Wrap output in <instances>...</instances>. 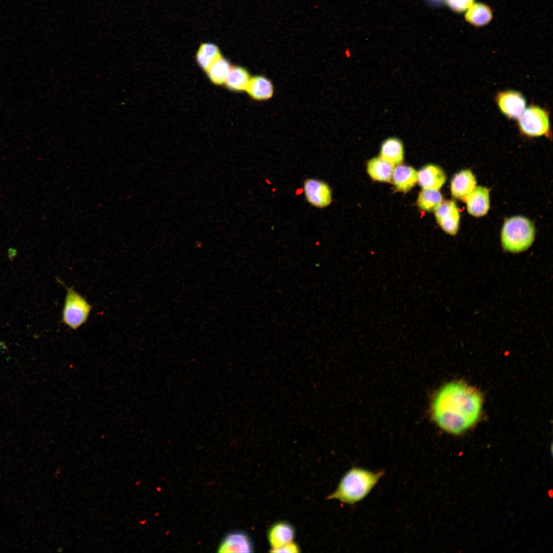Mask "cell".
Wrapping results in <instances>:
<instances>
[{
	"label": "cell",
	"instance_id": "obj_10",
	"mask_svg": "<svg viewBox=\"0 0 553 553\" xmlns=\"http://www.w3.org/2000/svg\"><path fill=\"white\" fill-rule=\"evenodd\" d=\"M463 200L470 215L476 217L484 216L490 208V190L485 187L476 186Z\"/></svg>",
	"mask_w": 553,
	"mask_h": 553
},
{
	"label": "cell",
	"instance_id": "obj_22",
	"mask_svg": "<svg viewBox=\"0 0 553 553\" xmlns=\"http://www.w3.org/2000/svg\"><path fill=\"white\" fill-rule=\"evenodd\" d=\"M442 199L439 190L423 188L418 195L417 205L422 210L433 211L441 204Z\"/></svg>",
	"mask_w": 553,
	"mask_h": 553
},
{
	"label": "cell",
	"instance_id": "obj_19",
	"mask_svg": "<svg viewBox=\"0 0 553 553\" xmlns=\"http://www.w3.org/2000/svg\"><path fill=\"white\" fill-rule=\"evenodd\" d=\"M231 66L229 60L222 55L204 73L213 84L223 86Z\"/></svg>",
	"mask_w": 553,
	"mask_h": 553
},
{
	"label": "cell",
	"instance_id": "obj_18",
	"mask_svg": "<svg viewBox=\"0 0 553 553\" xmlns=\"http://www.w3.org/2000/svg\"><path fill=\"white\" fill-rule=\"evenodd\" d=\"M394 165L379 157L370 160L367 169L370 177L374 180L389 182L391 181Z\"/></svg>",
	"mask_w": 553,
	"mask_h": 553
},
{
	"label": "cell",
	"instance_id": "obj_3",
	"mask_svg": "<svg viewBox=\"0 0 553 553\" xmlns=\"http://www.w3.org/2000/svg\"><path fill=\"white\" fill-rule=\"evenodd\" d=\"M535 236V226L529 220L523 216H514L504 222L501 235L502 246L507 251L521 252L531 245Z\"/></svg>",
	"mask_w": 553,
	"mask_h": 553
},
{
	"label": "cell",
	"instance_id": "obj_9",
	"mask_svg": "<svg viewBox=\"0 0 553 553\" xmlns=\"http://www.w3.org/2000/svg\"><path fill=\"white\" fill-rule=\"evenodd\" d=\"M253 545L250 537L245 532L235 531L227 534L218 547L220 552H251Z\"/></svg>",
	"mask_w": 553,
	"mask_h": 553
},
{
	"label": "cell",
	"instance_id": "obj_23",
	"mask_svg": "<svg viewBox=\"0 0 553 553\" xmlns=\"http://www.w3.org/2000/svg\"><path fill=\"white\" fill-rule=\"evenodd\" d=\"M453 10L456 12H462L469 8L473 3L474 0H442Z\"/></svg>",
	"mask_w": 553,
	"mask_h": 553
},
{
	"label": "cell",
	"instance_id": "obj_25",
	"mask_svg": "<svg viewBox=\"0 0 553 553\" xmlns=\"http://www.w3.org/2000/svg\"><path fill=\"white\" fill-rule=\"evenodd\" d=\"M9 259L12 261L17 254V250L13 248H10L8 250Z\"/></svg>",
	"mask_w": 553,
	"mask_h": 553
},
{
	"label": "cell",
	"instance_id": "obj_4",
	"mask_svg": "<svg viewBox=\"0 0 553 553\" xmlns=\"http://www.w3.org/2000/svg\"><path fill=\"white\" fill-rule=\"evenodd\" d=\"M57 280L66 289L61 322L70 329L76 330L87 323L92 306L75 290L74 286L69 287L58 279Z\"/></svg>",
	"mask_w": 553,
	"mask_h": 553
},
{
	"label": "cell",
	"instance_id": "obj_2",
	"mask_svg": "<svg viewBox=\"0 0 553 553\" xmlns=\"http://www.w3.org/2000/svg\"><path fill=\"white\" fill-rule=\"evenodd\" d=\"M385 473L384 470L373 472L363 467L352 466L344 475L336 490L328 496L327 499H336L346 504L354 505L368 495Z\"/></svg>",
	"mask_w": 553,
	"mask_h": 553
},
{
	"label": "cell",
	"instance_id": "obj_24",
	"mask_svg": "<svg viewBox=\"0 0 553 553\" xmlns=\"http://www.w3.org/2000/svg\"><path fill=\"white\" fill-rule=\"evenodd\" d=\"M271 552H286L295 553L300 552V547L297 543L294 541H291L284 545L273 549L270 550Z\"/></svg>",
	"mask_w": 553,
	"mask_h": 553
},
{
	"label": "cell",
	"instance_id": "obj_7",
	"mask_svg": "<svg viewBox=\"0 0 553 553\" xmlns=\"http://www.w3.org/2000/svg\"><path fill=\"white\" fill-rule=\"evenodd\" d=\"M495 100L500 112L509 119L519 118L526 109L525 97L517 91H500L497 94Z\"/></svg>",
	"mask_w": 553,
	"mask_h": 553
},
{
	"label": "cell",
	"instance_id": "obj_21",
	"mask_svg": "<svg viewBox=\"0 0 553 553\" xmlns=\"http://www.w3.org/2000/svg\"><path fill=\"white\" fill-rule=\"evenodd\" d=\"M493 17L491 8L486 4L482 3H473L467 9L464 17L466 22L470 24L481 27L487 24Z\"/></svg>",
	"mask_w": 553,
	"mask_h": 553
},
{
	"label": "cell",
	"instance_id": "obj_14",
	"mask_svg": "<svg viewBox=\"0 0 553 553\" xmlns=\"http://www.w3.org/2000/svg\"><path fill=\"white\" fill-rule=\"evenodd\" d=\"M245 92L254 100L264 101L273 96L274 87L269 79L264 75H258L251 77Z\"/></svg>",
	"mask_w": 553,
	"mask_h": 553
},
{
	"label": "cell",
	"instance_id": "obj_20",
	"mask_svg": "<svg viewBox=\"0 0 553 553\" xmlns=\"http://www.w3.org/2000/svg\"><path fill=\"white\" fill-rule=\"evenodd\" d=\"M222 54L219 47L212 42H202L195 56L198 66L204 72Z\"/></svg>",
	"mask_w": 553,
	"mask_h": 553
},
{
	"label": "cell",
	"instance_id": "obj_5",
	"mask_svg": "<svg viewBox=\"0 0 553 553\" xmlns=\"http://www.w3.org/2000/svg\"><path fill=\"white\" fill-rule=\"evenodd\" d=\"M518 125L520 133L527 137L549 138L551 136L549 112L538 105L532 104L525 109Z\"/></svg>",
	"mask_w": 553,
	"mask_h": 553
},
{
	"label": "cell",
	"instance_id": "obj_1",
	"mask_svg": "<svg viewBox=\"0 0 553 553\" xmlns=\"http://www.w3.org/2000/svg\"><path fill=\"white\" fill-rule=\"evenodd\" d=\"M482 398L475 389L461 381L448 382L435 394L431 406L432 417L439 428L459 435L478 421Z\"/></svg>",
	"mask_w": 553,
	"mask_h": 553
},
{
	"label": "cell",
	"instance_id": "obj_17",
	"mask_svg": "<svg viewBox=\"0 0 553 553\" xmlns=\"http://www.w3.org/2000/svg\"><path fill=\"white\" fill-rule=\"evenodd\" d=\"M379 157L394 165L400 164L404 158V148L401 141L393 137L385 140L381 145Z\"/></svg>",
	"mask_w": 553,
	"mask_h": 553
},
{
	"label": "cell",
	"instance_id": "obj_16",
	"mask_svg": "<svg viewBox=\"0 0 553 553\" xmlns=\"http://www.w3.org/2000/svg\"><path fill=\"white\" fill-rule=\"evenodd\" d=\"M251 77L249 71L244 67L232 65L223 86L233 92H244Z\"/></svg>",
	"mask_w": 553,
	"mask_h": 553
},
{
	"label": "cell",
	"instance_id": "obj_6",
	"mask_svg": "<svg viewBox=\"0 0 553 553\" xmlns=\"http://www.w3.org/2000/svg\"><path fill=\"white\" fill-rule=\"evenodd\" d=\"M303 189L306 201L314 207L325 208L332 202L331 188L323 180L307 178L304 181Z\"/></svg>",
	"mask_w": 553,
	"mask_h": 553
},
{
	"label": "cell",
	"instance_id": "obj_15",
	"mask_svg": "<svg viewBox=\"0 0 553 553\" xmlns=\"http://www.w3.org/2000/svg\"><path fill=\"white\" fill-rule=\"evenodd\" d=\"M392 178L396 189L406 193L418 182V173L411 166L399 164L394 168Z\"/></svg>",
	"mask_w": 553,
	"mask_h": 553
},
{
	"label": "cell",
	"instance_id": "obj_26",
	"mask_svg": "<svg viewBox=\"0 0 553 553\" xmlns=\"http://www.w3.org/2000/svg\"><path fill=\"white\" fill-rule=\"evenodd\" d=\"M3 349L4 350L8 349L7 346L5 345L4 343L0 341V349Z\"/></svg>",
	"mask_w": 553,
	"mask_h": 553
},
{
	"label": "cell",
	"instance_id": "obj_11",
	"mask_svg": "<svg viewBox=\"0 0 553 553\" xmlns=\"http://www.w3.org/2000/svg\"><path fill=\"white\" fill-rule=\"evenodd\" d=\"M295 537V529L292 524L285 521H279L269 527L267 538L270 549L280 547L291 541Z\"/></svg>",
	"mask_w": 553,
	"mask_h": 553
},
{
	"label": "cell",
	"instance_id": "obj_8",
	"mask_svg": "<svg viewBox=\"0 0 553 553\" xmlns=\"http://www.w3.org/2000/svg\"><path fill=\"white\" fill-rule=\"evenodd\" d=\"M436 221L446 233L455 235L460 221V212L456 204L453 201L442 202L435 210Z\"/></svg>",
	"mask_w": 553,
	"mask_h": 553
},
{
	"label": "cell",
	"instance_id": "obj_13",
	"mask_svg": "<svg viewBox=\"0 0 553 553\" xmlns=\"http://www.w3.org/2000/svg\"><path fill=\"white\" fill-rule=\"evenodd\" d=\"M475 176L470 169H463L456 174L451 183L452 196L456 199L464 200L476 187Z\"/></svg>",
	"mask_w": 553,
	"mask_h": 553
},
{
	"label": "cell",
	"instance_id": "obj_12",
	"mask_svg": "<svg viewBox=\"0 0 553 553\" xmlns=\"http://www.w3.org/2000/svg\"><path fill=\"white\" fill-rule=\"evenodd\" d=\"M418 173V182L423 189L439 190L446 181L443 171L435 164H428Z\"/></svg>",
	"mask_w": 553,
	"mask_h": 553
}]
</instances>
